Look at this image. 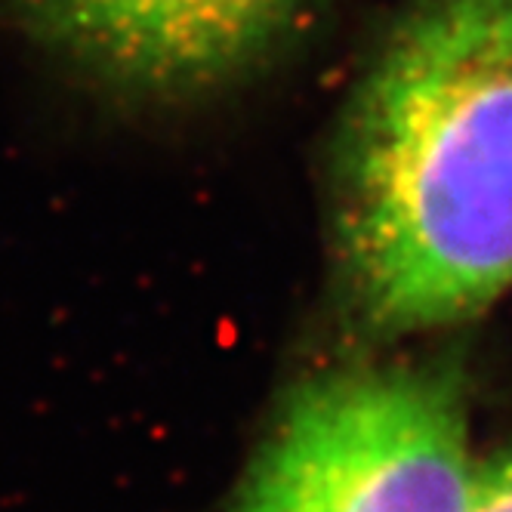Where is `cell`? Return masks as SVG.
Instances as JSON below:
<instances>
[{
  "instance_id": "cell-1",
  "label": "cell",
  "mask_w": 512,
  "mask_h": 512,
  "mask_svg": "<svg viewBox=\"0 0 512 512\" xmlns=\"http://www.w3.org/2000/svg\"><path fill=\"white\" fill-rule=\"evenodd\" d=\"M334 294L389 343L482 315L512 287V0H411L340 118Z\"/></svg>"
},
{
  "instance_id": "cell-4",
  "label": "cell",
  "mask_w": 512,
  "mask_h": 512,
  "mask_svg": "<svg viewBox=\"0 0 512 512\" xmlns=\"http://www.w3.org/2000/svg\"><path fill=\"white\" fill-rule=\"evenodd\" d=\"M469 512H512V445L475 463Z\"/></svg>"
},
{
  "instance_id": "cell-3",
  "label": "cell",
  "mask_w": 512,
  "mask_h": 512,
  "mask_svg": "<svg viewBox=\"0 0 512 512\" xmlns=\"http://www.w3.org/2000/svg\"><path fill=\"white\" fill-rule=\"evenodd\" d=\"M309 0H19L31 31L108 87L186 96L263 62Z\"/></svg>"
},
{
  "instance_id": "cell-2",
  "label": "cell",
  "mask_w": 512,
  "mask_h": 512,
  "mask_svg": "<svg viewBox=\"0 0 512 512\" xmlns=\"http://www.w3.org/2000/svg\"><path fill=\"white\" fill-rule=\"evenodd\" d=\"M472 479L451 364H364L290 395L226 512H469Z\"/></svg>"
}]
</instances>
